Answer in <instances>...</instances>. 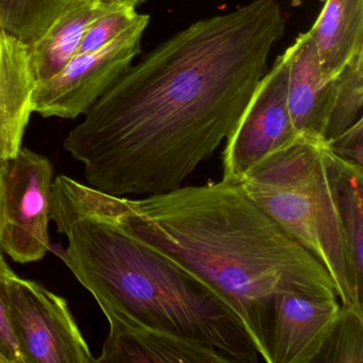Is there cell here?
<instances>
[{"label": "cell", "instance_id": "cell-22", "mask_svg": "<svg viewBox=\"0 0 363 363\" xmlns=\"http://www.w3.org/2000/svg\"><path fill=\"white\" fill-rule=\"evenodd\" d=\"M4 165H5V159L0 157V276L10 269L4 258L3 247H1V177H3Z\"/></svg>", "mask_w": 363, "mask_h": 363}, {"label": "cell", "instance_id": "cell-1", "mask_svg": "<svg viewBox=\"0 0 363 363\" xmlns=\"http://www.w3.org/2000/svg\"><path fill=\"white\" fill-rule=\"evenodd\" d=\"M277 0L199 21L129 67L63 147L114 196L180 188L235 130L284 33Z\"/></svg>", "mask_w": 363, "mask_h": 363}, {"label": "cell", "instance_id": "cell-2", "mask_svg": "<svg viewBox=\"0 0 363 363\" xmlns=\"http://www.w3.org/2000/svg\"><path fill=\"white\" fill-rule=\"evenodd\" d=\"M67 196L209 282L245 322L267 363L274 298L281 293L337 298L324 265L286 233L240 182H209L129 199L65 176Z\"/></svg>", "mask_w": 363, "mask_h": 363}, {"label": "cell", "instance_id": "cell-19", "mask_svg": "<svg viewBox=\"0 0 363 363\" xmlns=\"http://www.w3.org/2000/svg\"><path fill=\"white\" fill-rule=\"evenodd\" d=\"M139 16L135 8L116 5L91 25L78 48L76 56L95 52L107 45L130 27Z\"/></svg>", "mask_w": 363, "mask_h": 363}, {"label": "cell", "instance_id": "cell-9", "mask_svg": "<svg viewBox=\"0 0 363 363\" xmlns=\"http://www.w3.org/2000/svg\"><path fill=\"white\" fill-rule=\"evenodd\" d=\"M341 310L337 298L281 293L274 298L267 363H313Z\"/></svg>", "mask_w": 363, "mask_h": 363}, {"label": "cell", "instance_id": "cell-3", "mask_svg": "<svg viewBox=\"0 0 363 363\" xmlns=\"http://www.w3.org/2000/svg\"><path fill=\"white\" fill-rule=\"evenodd\" d=\"M50 220L67 238L63 261L104 314L207 344L233 363L258 362L243 318L209 282L116 223L86 211L55 182Z\"/></svg>", "mask_w": 363, "mask_h": 363}, {"label": "cell", "instance_id": "cell-6", "mask_svg": "<svg viewBox=\"0 0 363 363\" xmlns=\"http://www.w3.org/2000/svg\"><path fill=\"white\" fill-rule=\"evenodd\" d=\"M54 167L46 157L21 148L5 160L1 177V247L16 262L41 260L50 248Z\"/></svg>", "mask_w": 363, "mask_h": 363}, {"label": "cell", "instance_id": "cell-10", "mask_svg": "<svg viewBox=\"0 0 363 363\" xmlns=\"http://www.w3.org/2000/svg\"><path fill=\"white\" fill-rule=\"evenodd\" d=\"M105 315L109 333L95 362L233 363L229 357L207 344L124 316Z\"/></svg>", "mask_w": 363, "mask_h": 363}, {"label": "cell", "instance_id": "cell-4", "mask_svg": "<svg viewBox=\"0 0 363 363\" xmlns=\"http://www.w3.org/2000/svg\"><path fill=\"white\" fill-rule=\"evenodd\" d=\"M326 143L298 135L261 159L240 180L245 192L328 272L341 305L363 308L354 286L325 160Z\"/></svg>", "mask_w": 363, "mask_h": 363}, {"label": "cell", "instance_id": "cell-16", "mask_svg": "<svg viewBox=\"0 0 363 363\" xmlns=\"http://www.w3.org/2000/svg\"><path fill=\"white\" fill-rule=\"evenodd\" d=\"M333 105L325 128V143H329L362 118L363 50L333 77Z\"/></svg>", "mask_w": 363, "mask_h": 363}, {"label": "cell", "instance_id": "cell-7", "mask_svg": "<svg viewBox=\"0 0 363 363\" xmlns=\"http://www.w3.org/2000/svg\"><path fill=\"white\" fill-rule=\"evenodd\" d=\"M148 22L150 16L140 14L113 41L95 52L77 55L54 77L35 84L33 112L69 120L86 114L140 54Z\"/></svg>", "mask_w": 363, "mask_h": 363}, {"label": "cell", "instance_id": "cell-23", "mask_svg": "<svg viewBox=\"0 0 363 363\" xmlns=\"http://www.w3.org/2000/svg\"><path fill=\"white\" fill-rule=\"evenodd\" d=\"M104 1H111V3L121 4V5L135 8L137 6L143 4L146 0H104Z\"/></svg>", "mask_w": 363, "mask_h": 363}, {"label": "cell", "instance_id": "cell-15", "mask_svg": "<svg viewBox=\"0 0 363 363\" xmlns=\"http://www.w3.org/2000/svg\"><path fill=\"white\" fill-rule=\"evenodd\" d=\"M325 160L337 196L357 295L363 301V167L340 158L327 143Z\"/></svg>", "mask_w": 363, "mask_h": 363}, {"label": "cell", "instance_id": "cell-21", "mask_svg": "<svg viewBox=\"0 0 363 363\" xmlns=\"http://www.w3.org/2000/svg\"><path fill=\"white\" fill-rule=\"evenodd\" d=\"M0 363H25L0 288Z\"/></svg>", "mask_w": 363, "mask_h": 363}, {"label": "cell", "instance_id": "cell-20", "mask_svg": "<svg viewBox=\"0 0 363 363\" xmlns=\"http://www.w3.org/2000/svg\"><path fill=\"white\" fill-rule=\"evenodd\" d=\"M329 148L333 154L343 160L363 167V118L329 142Z\"/></svg>", "mask_w": 363, "mask_h": 363}, {"label": "cell", "instance_id": "cell-5", "mask_svg": "<svg viewBox=\"0 0 363 363\" xmlns=\"http://www.w3.org/2000/svg\"><path fill=\"white\" fill-rule=\"evenodd\" d=\"M25 363H94L67 301L11 269L0 276Z\"/></svg>", "mask_w": 363, "mask_h": 363}, {"label": "cell", "instance_id": "cell-12", "mask_svg": "<svg viewBox=\"0 0 363 363\" xmlns=\"http://www.w3.org/2000/svg\"><path fill=\"white\" fill-rule=\"evenodd\" d=\"M35 84L28 46L0 28V157L5 160L22 148Z\"/></svg>", "mask_w": 363, "mask_h": 363}, {"label": "cell", "instance_id": "cell-14", "mask_svg": "<svg viewBox=\"0 0 363 363\" xmlns=\"http://www.w3.org/2000/svg\"><path fill=\"white\" fill-rule=\"evenodd\" d=\"M325 79L335 77L363 50V0H326L311 30Z\"/></svg>", "mask_w": 363, "mask_h": 363}, {"label": "cell", "instance_id": "cell-11", "mask_svg": "<svg viewBox=\"0 0 363 363\" xmlns=\"http://www.w3.org/2000/svg\"><path fill=\"white\" fill-rule=\"evenodd\" d=\"M289 65L288 106L297 135L324 141L335 79H325L309 33H301L284 52Z\"/></svg>", "mask_w": 363, "mask_h": 363}, {"label": "cell", "instance_id": "cell-8", "mask_svg": "<svg viewBox=\"0 0 363 363\" xmlns=\"http://www.w3.org/2000/svg\"><path fill=\"white\" fill-rule=\"evenodd\" d=\"M289 65L278 57L261 78L223 152V179L239 182L261 159L298 137L288 106Z\"/></svg>", "mask_w": 363, "mask_h": 363}, {"label": "cell", "instance_id": "cell-17", "mask_svg": "<svg viewBox=\"0 0 363 363\" xmlns=\"http://www.w3.org/2000/svg\"><path fill=\"white\" fill-rule=\"evenodd\" d=\"M69 0H0V28L30 43L65 9Z\"/></svg>", "mask_w": 363, "mask_h": 363}, {"label": "cell", "instance_id": "cell-18", "mask_svg": "<svg viewBox=\"0 0 363 363\" xmlns=\"http://www.w3.org/2000/svg\"><path fill=\"white\" fill-rule=\"evenodd\" d=\"M313 363H363V308L341 305L339 316Z\"/></svg>", "mask_w": 363, "mask_h": 363}, {"label": "cell", "instance_id": "cell-13", "mask_svg": "<svg viewBox=\"0 0 363 363\" xmlns=\"http://www.w3.org/2000/svg\"><path fill=\"white\" fill-rule=\"evenodd\" d=\"M121 4L104 0H69L52 24L27 44L35 82L58 74L74 57L91 25Z\"/></svg>", "mask_w": 363, "mask_h": 363}]
</instances>
